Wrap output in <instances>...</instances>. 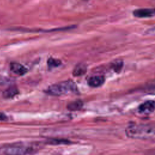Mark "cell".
Returning a JSON list of instances; mask_svg holds the SVG:
<instances>
[{
    "label": "cell",
    "instance_id": "6da1fadb",
    "mask_svg": "<svg viewBox=\"0 0 155 155\" xmlns=\"http://www.w3.org/2000/svg\"><path fill=\"white\" fill-rule=\"evenodd\" d=\"M127 136L130 138L150 140L155 139L154 124H133L125 129Z\"/></svg>",
    "mask_w": 155,
    "mask_h": 155
},
{
    "label": "cell",
    "instance_id": "7a4b0ae2",
    "mask_svg": "<svg viewBox=\"0 0 155 155\" xmlns=\"http://www.w3.org/2000/svg\"><path fill=\"white\" fill-rule=\"evenodd\" d=\"M76 91L77 87L75 83L72 81L68 80L50 85L46 90V92L50 95L58 96L75 93Z\"/></svg>",
    "mask_w": 155,
    "mask_h": 155
},
{
    "label": "cell",
    "instance_id": "3957f363",
    "mask_svg": "<svg viewBox=\"0 0 155 155\" xmlns=\"http://www.w3.org/2000/svg\"><path fill=\"white\" fill-rule=\"evenodd\" d=\"M30 149L21 145H5L0 148V155H27Z\"/></svg>",
    "mask_w": 155,
    "mask_h": 155
},
{
    "label": "cell",
    "instance_id": "277c9868",
    "mask_svg": "<svg viewBox=\"0 0 155 155\" xmlns=\"http://www.w3.org/2000/svg\"><path fill=\"white\" fill-rule=\"evenodd\" d=\"M155 110V102L147 101L140 104L138 108L139 112L143 114H149Z\"/></svg>",
    "mask_w": 155,
    "mask_h": 155
},
{
    "label": "cell",
    "instance_id": "5b68a950",
    "mask_svg": "<svg viewBox=\"0 0 155 155\" xmlns=\"http://www.w3.org/2000/svg\"><path fill=\"white\" fill-rule=\"evenodd\" d=\"M133 15L137 18H149L155 16V9L140 8L134 10Z\"/></svg>",
    "mask_w": 155,
    "mask_h": 155
},
{
    "label": "cell",
    "instance_id": "8992f818",
    "mask_svg": "<svg viewBox=\"0 0 155 155\" xmlns=\"http://www.w3.org/2000/svg\"><path fill=\"white\" fill-rule=\"evenodd\" d=\"M105 82V78L103 76H94L90 78L87 81L89 86L91 87H99Z\"/></svg>",
    "mask_w": 155,
    "mask_h": 155
},
{
    "label": "cell",
    "instance_id": "52a82bcc",
    "mask_svg": "<svg viewBox=\"0 0 155 155\" xmlns=\"http://www.w3.org/2000/svg\"><path fill=\"white\" fill-rule=\"evenodd\" d=\"M10 69L14 73L20 76L24 75L27 71V68L24 66L17 62L12 63L10 64Z\"/></svg>",
    "mask_w": 155,
    "mask_h": 155
},
{
    "label": "cell",
    "instance_id": "ba28073f",
    "mask_svg": "<svg viewBox=\"0 0 155 155\" xmlns=\"http://www.w3.org/2000/svg\"><path fill=\"white\" fill-rule=\"evenodd\" d=\"M18 89L15 86H11L7 88L3 92V97L6 99L12 98L15 96L17 94H18Z\"/></svg>",
    "mask_w": 155,
    "mask_h": 155
},
{
    "label": "cell",
    "instance_id": "9c48e42d",
    "mask_svg": "<svg viewBox=\"0 0 155 155\" xmlns=\"http://www.w3.org/2000/svg\"><path fill=\"white\" fill-rule=\"evenodd\" d=\"M87 71V67L83 64H78L73 71V74L74 76H80L84 75Z\"/></svg>",
    "mask_w": 155,
    "mask_h": 155
},
{
    "label": "cell",
    "instance_id": "30bf717a",
    "mask_svg": "<svg viewBox=\"0 0 155 155\" xmlns=\"http://www.w3.org/2000/svg\"><path fill=\"white\" fill-rule=\"evenodd\" d=\"M83 106V103L81 101L78 100L70 102L67 105V108L70 111H77L80 110Z\"/></svg>",
    "mask_w": 155,
    "mask_h": 155
},
{
    "label": "cell",
    "instance_id": "8fae6325",
    "mask_svg": "<svg viewBox=\"0 0 155 155\" xmlns=\"http://www.w3.org/2000/svg\"><path fill=\"white\" fill-rule=\"evenodd\" d=\"M48 67L53 68V67H56L59 66L61 64V62L58 60V59H53V58H50L48 60Z\"/></svg>",
    "mask_w": 155,
    "mask_h": 155
},
{
    "label": "cell",
    "instance_id": "7c38bea8",
    "mask_svg": "<svg viewBox=\"0 0 155 155\" xmlns=\"http://www.w3.org/2000/svg\"><path fill=\"white\" fill-rule=\"evenodd\" d=\"M114 70L115 71L118 72L119 71L122 67V62L120 61H117L112 66Z\"/></svg>",
    "mask_w": 155,
    "mask_h": 155
},
{
    "label": "cell",
    "instance_id": "4fadbf2b",
    "mask_svg": "<svg viewBox=\"0 0 155 155\" xmlns=\"http://www.w3.org/2000/svg\"><path fill=\"white\" fill-rule=\"evenodd\" d=\"M50 143L52 144H64V143H68L69 141L67 140H62V139H52L50 141Z\"/></svg>",
    "mask_w": 155,
    "mask_h": 155
},
{
    "label": "cell",
    "instance_id": "5bb4252c",
    "mask_svg": "<svg viewBox=\"0 0 155 155\" xmlns=\"http://www.w3.org/2000/svg\"><path fill=\"white\" fill-rule=\"evenodd\" d=\"M7 120V116L3 113L0 112V121H4Z\"/></svg>",
    "mask_w": 155,
    "mask_h": 155
}]
</instances>
